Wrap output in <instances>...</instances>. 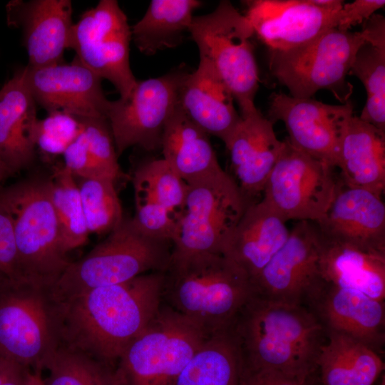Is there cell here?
I'll list each match as a JSON object with an SVG mask.
<instances>
[{
	"mask_svg": "<svg viewBox=\"0 0 385 385\" xmlns=\"http://www.w3.org/2000/svg\"><path fill=\"white\" fill-rule=\"evenodd\" d=\"M165 272L98 287L53 304L60 343L110 365L158 314Z\"/></svg>",
	"mask_w": 385,
	"mask_h": 385,
	"instance_id": "1",
	"label": "cell"
},
{
	"mask_svg": "<svg viewBox=\"0 0 385 385\" xmlns=\"http://www.w3.org/2000/svg\"><path fill=\"white\" fill-rule=\"evenodd\" d=\"M244 365L307 382L326 331L304 305L264 299L255 293L230 326Z\"/></svg>",
	"mask_w": 385,
	"mask_h": 385,
	"instance_id": "2",
	"label": "cell"
},
{
	"mask_svg": "<svg viewBox=\"0 0 385 385\" xmlns=\"http://www.w3.org/2000/svg\"><path fill=\"white\" fill-rule=\"evenodd\" d=\"M253 294L250 277L237 264L205 253L170 260L163 295L171 308L213 334L228 328Z\"/></svg>",
	"mask_w": 385,
	"mask_h": 385,
	"instance_id": "3",
	"label": "cell"
},
{
	"mask_svg": "<svg viewBox=\"0 0 385 385\" xmlns=\"http://www.w3.org/2000/svg\"><path fill=\"white\" fill-rule=\"evenodd\" d=\"M173 244L145 234L123 218L81 260L71 262L49 290L56 304L93 289L127 282L148 272H166Z\"/></svg>",
	"mask_w": 385,
	"mask_h": 385,
	"instance_id": "4",
	"label": "cell"
},
{
	"mask_svg": "<svg viewBox=\"0 0 385 385\" xmlns=\"http://www.w3.org/2000/svg\"><path fill=\"white\" fill-rule=\"evenodd\" d=\"M0 205L11 220L25 280L49 291L71 262L61 247L48 178L28 179L4 188Z\"/></svg>",
	"mask_w": 385,
	"mask_h": 385,
	"instance_id": "5",
	"label": "cell"
},
{
	"mask_svg": "<svg viewBox=\"0 0 385 385\" xmlns=\"http://www.w3.org/2000/svg\"><path fill=\"white\" fill-rule=\"evenodd\" d=\"M211 334L170 306L161 305L118 360L115 385H172Z\"/></svg>",
	"mask_w": 385,
	"mask_h": 385,
	"instance_id": "6",
	"label": "cell"
},
{
	"mask_svg": "<svg viewBox=\"0 0 385 385\" xmlns=\"http://www.w3.org/2000/svg\"><path fill=\"white\" fill-rule=\"evenodd\" d=\"M200 58L215 68L245 116L257 108L258 69L251 41L253 29L230 1H221L207 14L194 16L189 28Z\"/></svg>",
	"mask_w": 385,
	"mask_h": 385,
	"instance_id": "7",
	"label": "cell"
},
{
	"mask_svg": "<svg viewBox=\"0 0 385 385\" xmlns=\"http://www.w3.org/2000/svg\"><path fill=\"white\" fill-rule=\"evenodd\" d=\"M366 34L330 29L311 41L287 51H269V66L289 96L310 98L317 91L327 90L341 103L353 91L346 76Z\"/></svg>",
	"mask_w": 385,
	"mask_h": 385,
	"instance_id": "8",
	"label": "cell"
},
{
	"mask_svg": "<svg viewBox=\"0 0 385 385\" xmlns=\"http://www.w3.org/2000/svg\"><path fill=\"white\" fill-rule=\"evenodd\" d=\"M250 203L225 171L187 184L170 260L222 254L228 237Z\"/></svg>",
	"mask_w": 385,
	"mask_h": 385,
	"instance_id": "9",
	"label": "cell"
},
{
	"mask_svg": "<svg viewBox=\"0 0 385 385\" xmlns=\"http://www.w3.org/2000/svg\"><path fill=\"white\" fill-rule=\"evenodd\" d=\"M59 344L48 290L31 284L0 290V356L42 371Z\"/></svg>",
	"mask_w": 385,
	"mask_h": 385,
	"instance_id": "10",
	"label": "cell"
},
{
	"mask_svg": "<svg viewBox=\"0 0 385 385\" xmlns=\"http://www.w3.org/2000/svg\"><path fill=\"white\" fill-rule=\"evenodd\" d=\"M335 170L295 148L286 138L265 183L262 200L286 222H317L342 183Z\"/></svg>",
	"mask_w": 385,
	"mask_h": 385,
	"instance_id": "11",
	"label": "cell"
},
{
	"mask_svg": "<svg viewBox=\"0 0 385 385\" xmlns=\"http://www.w3.org/2000/svg\"><path fill=\"white\" fill-rule=\"evenodd\" d=\"M131 29L117 1L101 0L73 24L70 49L83 65L108 80L120 99L126 98L137 80L130 66Z\"/></svg>",
	"mask_w": 385,
	"mask_h": 385,
	"instance_id": "12",
	"label": "cell"
},
{
	"mask_svg": "<svg viewBox=\"0 0 385 385\" xmlns=\"http://www.w3.org/2000/svg\"><path fill=\"white\" fill-rule=\"evenodd\" d=\"M188 71L137 81L125 99L111 101L107 120L118 156L128 148H160L165 125L178 107L179 92Z\"/></svg>",
	"mask_w": 385,
	"mask_h": 385,
	"instance_id": "13",
	"label": "cell"
},
{
	"mask_svg": "<svg viewBox=\"0 0 385 385\" xmlns=\"http://www.w3.org/2000/svg\"><path fill=\"white\" fill-rule=\"evenodd\" d=\"M322 237L315 222L297 221L282 247L252 279L264 299L304 305L322 281L319 260Z\"/></svg>",
	"mask_w": 385,
	"mask_h": 385,
	"instance_id": "14",
	"label": "cell"
},
{
	"mask_svg": "<svg viewBox=\"0 0 385 385\" xmlns=\"http://www.w3.org/2000/svg\"><path fill=\"white\" fill-rule=\"evenodd\" d=\"M353 115L350 100L332 105L279 92L270 97L267 118L284 123L295 148L336 168L339 140Z\"/></svg>",
	"mask_w": 385,
	"mask_h": 385,
	"instance_id": "15",
	"label": "cell"
},
{
	"mask_svg": "<svg viewBox=\"0 0 385 385\" xmlns=\"http://www.w3.org/2000/svg\"><path fill=\"white\" fill-rule=\"evenodd\" d=\"M26 84L36 103L50 113L61 111L78 118H104L111 105L102 78L76 57L41 68L24 67Z\"/></svg>",
	"mask_w": 385,
	"mask_h": 385,
	"instance_id": "16",
	"label": "cell"
},
{
	"mask_svg": "<svg viewBox=\"0 0 385 385\" xmlns=\"http://www.w3.org/2000/svg\"><path fill=\"white\" fill-rule=\"evenodd\" d=\"M245 2V16L254 34L269 51H287L299 47L326 31L337 28L338 14L342 7H323L313 0Z\"/></svg>",
	"mask_w": 385,
	"mask_h": 385,
	"instance_id": "17",
	"label": "cell"
},
{
	"mask_svg": "<svg viewBox=\"0 0 385 385\" xmlns=\"http://www.w3.org/2000/svg\"><path fill=\"white\" fill-rule=\"evenodd\" d=\"M315 223L324 241L385 255V205L368 190L341 183Z\"/></svg>",
	"mask_w": 385,
	"mask_h": 385,
	"instance_id": "18",
	"label": "cell"
},
{
	"mask_svg": "<svg viewBox=\"0 0 385 385\" xmlns=\"http://www.w3.org/2000/svg\"><path fill=\"white\" fill-rule=\"evenodd\" d=\"M9 26L19 29L31 68L63 61L73 24L70 0H12L6 6Z\"/></svg>",
	"mask_w": 385,
	"mask_h": 385,
	"instance_id": "19",
	"label": "cell"
},
{
	"mask_svg": "<svg viewBox=\"0 0 385 385\" xmlns=\"http://www.w3.org/2000/svg\"><path fill=\"white\" fill-rule=\"evenodd\" d=\"M325 331L354 337L381 354L385 342V303L322 279L306 301Z\"/></svg>",
	"mask_w": 385,
	"mask_h": 385,
	"instance_id": "20",
	"label": "cell"
},
{
	"mask_svg": "<svg viewBox=\"0 0 385 385\" xmlns=\"http://www.w3.org/2000/svg\"><path fill=\"white\" fill-rule=\"evenodd\" d=\"M131 181L135 204L134 222L147 235L171 240L183 209L186 183L163 158L139 163Z\"/></svg>",
	"mask_w": 385,
	"mask_h": 385,
	"instance_id": "21",
	"label": "cell"
},
{
	"mask_svg": "<svg viewBox=\"0 0 385 385\" xmlns=\"http://www.w3.org/2000/svg\"><path fill=\"white\" fill-rule=\"evenodd\" d=\"M242 120L225 143L235 182L251 202L262 195L267 179L284 145L274 123L258 110Z\"/></svg>",
	"mask_w": 385,
	"mask_h": 385,
	"instance_id": "22",
	"label": "cell"
},
{
	"mask_svg": "<svg viewBox=\"0 0 385 385\" xmlns=\"http://www.w3.org/2000/svg\"><path fill=\"white\" fill-rule=\"evenodd\" d=\"M232 93L212 66L200 58L197 68L182 82L178 105L182 111L208 135L228 140L242 120Z\"/></svg>",
	"mask_w": 385,
	"mask_h": 385,
	"instance_id": "23",
	"label": "cell"
},
{
	"mask_svg": "<svg viewBox=\"0 0 385 385\" xmlns=\"http://www.w3.org/2000/svg\"><path fill=\"white\" fill-rule=\"evenodd\" d=\"M286 222L262 200L250 203L228 237L222 255L252 281L287 241Z\"/></svg>",
	"mask_w": 385,
	"mask_h": 385,
	"instance_id": "24",
	"label": "cell"
},
{
	"mask_svg": "<svg viewBox=\"0 0 385 385\" xmlns=\"http://www.w3.org/2000/svg\"><path fill=\"white\" fill-rule=\"evenodd\" d=\"M37 120L36 103L21 67L0 89V158L12 174L35 160L33 133Z\"/></svg>",
	"mask_w": 385,
	"mask_h": 385,
	"instance_id": "25",
	"label": "cell"
},
{
	"mask_svg": "<svg viewBox=\"0 0 385 385\" xmlns=\"http://www.w3.org/2000/svg\"><path fill=\"white\" fill-rule=\"evenodd\" d=\"M336 169L342 183L382 197L385 190V131L353 115L339 143Z\"/></svg>",
	"mask_w": 385,
	"mask_h": 385,
	"instance_id": "26",
	"label": "cell"
},
{
	"mask_svg": "<svg viewBox=\"0 0 385 385\" xmlns=\"http://www.w3.org/2000/svg\"><path fill=\"white\" fill-rule=\"evenodd\" d=\"M208 135L178 107L160 141L163 159L187 184L223 172Z\"/></svg>",
	"mask_w": 385,
	"mask_h": 385,
	"instance_id": "27",
	"label": "cell"
},
{
	"mask_svg": "<svg viewBox=\"0 0 385 385\" xmlns=\"http://www.w3.org/2000/svg\"><path fill=\"white\" fill-rule=\"evenodd\" d=\"M322 385H375L384 369L379 353L343 333L326 331L317 361Z\"/></svg>",
	"mask_w": 385,
	"mask_h": 385,
	"instance_id": "28",
	"label": "cell"
},
{
	"mask_svg": "<svg viewBox=\"0 0 385 385\" xmlns=\"http://www.w3.org/2000/svg\"><path fill=\"white\" fill-rule=\"evenodd\" d=\"M319 265L324 281L384 301L385 255L322 238Z\"/></svg>",
	"mask_w": 385,
	"mask_h": 385,
	"instance_id": "29",
	"label": "cell"
},
{
	"mask_svg": "<svg viewBox=\"0 0 385 385\" xmlns=\"http://www.w3.org/2000/svg\"><path fill=\"white\" fill-rule=\"evenodd\" d=\"M244 363L230 327L212 334L172 385H238Z\"/></svg>",
	"mask_w": 385,
	"mask_h": 385,
	"instance_id": "30",
	"label": "cell"
},
{
	"mask_svg": "<svg viewBox=\"0 0 385 385\" xmlns=\"http://www.w3.org/2000/svg\"><path fill=\"white\" fill-rule=\"evenodd\" d=\"M200 4L197 0L151 1L143 18L131 28L135 46L146 55L178 46Z\"/></svg>",
	"mask_w": 385,
	"mask_h": 385,
	"instance_id": "31",
	"label": "cell"
},
{
	"mask_svg": "<svg viewBox=\"0 0 385 385\" xmlns=\"http://www.w3.org/2000/svg\"><path fill=\"white\" fill-rule=\"evenodd\" d=\"M51 198L57 219L61 245L65 253L83 245L90 235L74 176L64 167H53L48 178Z\"/></svg>",
	"mask_w": 385,
	"mask_h": 385,
	"instance_id": "32",
	"label": "cell"
},
{
	"mask_svg": "<svg viewBox=\"0 0 385 385\" xmlns=\"http://www.w3.org/2000/svg\"><path fill=\"white\" fill-rule=\"evenodd\" d=\"M349 74L360 80L367 94L359 118L385 131V44L366 41L359 48Z\"/></svg>",
	"mask_w": 385,
	"mask_h": 385,
	"instance_id": "33",
	"label": "cell"
},
{
	"mask_svg": "<svg viewBox=\"0 0 385 385\" xmlns=\"http://www.w3.org/2000/svg\"><path fill=\"white\" fill-rule=\"evenodd\" d=\"M45 385H115L108 365L66 345L59 344L46 362Z\"/></svg>",
	"mask_w": 385,
	"mask_h": 385,
	"instance_id": "34",
	"label": "cell"
},
{
	"mask_svg": "<svg viewBox=\"0 0 385 385\" xmlns=\"http://www.w3.org/2000/svg\"><path fill=\"white\" fill-rule=\"evenodd\" d=\"M76 178L89 233L108 235L124 218L115 183L109 178Z\"/></svg>",
	"mask_w": 385,
	"mask_h": 385,
	"instance_id": "35",
	"label": "cell"
},
{
	"mask_svg": "<svg viewBox=\"0 0 385 385\" xmlns=\"http://www.w3.org/2000/svg\"><path fill=\"white\" fill-rule=\"evenodd\" d=\"M82 130L81 120L61 111L48 113L36 122L33 138L36 150L47 159L63 155Z\"/></svg>",
	"mask_w": 385,
	"mask_h": 385,
	"instance_id": "36",
	"label": "cell"
},
{
	"mask_svg": "<svg viewBox=\"0 0 385 385\" xmlns=\"http://www.w3.org/2000/svg\"><path fill=\"white\" fill-rule=\"evenodd\" d=\"M88 149L115 183L125 176L118 162L108 121L104 118H79Z\"/></svg>",
	"mask_w": 385,
	"mask_h": 385,
	"instance_id": "37",
	"label": "cell"
},
{
	"mask_svg": "<svg viewBox=\"0 0 385 385\" xmlns=\"http://www.w3.org/2000/svg\"><path fill=\"white\" fill-rule=\"evenodd\" d=\"M26 283L20 267L11 218L0 205V290Z\"/></svg>",
	"mask_w": 385,
	"mask_h": 385,
	"instance_id": "38",
	"label": "cell"
},
{
	"mask_svg": "<svg viewBox=\"0 0 385 385\" xmlns=\"http://www.w3.org/2000/svg\"><path fill=\"white\" fill-rule=\"evenodd\" d=\"M62 155L64 167L75 178L111 179L91 153L82 130Z\"/></svg>",
	"mask_w": 385,
	"mask_h": 385,
	"instance_id": "39",
	"label": "cell"
},
{
	"mask_svg": "<svg viewBox=\"0 0 385 385\" xmlns=\"http://www.w3.org/2000/svg\"><path fill=\"white\" fill-rule=\"evenodd\" d=\"M384 5V0H356L344 4L338 14L337 28L349 31L351 27L368 20Z\"/></svg>",
	"mask_w": 385,
	"mask_h": 385,
	"instance_id": "40",
	"label": "cell"
},
{
	"mask_svg": "<svg viewBox=\"0 0 385 385\" xmlns=\"http://www.w3.org/2000/svg\"><path fill=\"white\" fill-rule=\"evenodd\" d=\"M238 385H307V382L278 372L252 369L244 365Z\"/></svg>",
	"mask_w": 385,
	"mask_h": 385,
	"instance_id": "41",
	"label": "cell"
},
{
	"mask_svg": "<svg viewBox=\"0 0 385 385\" xmlns=\"http://www.w3.org/2000/svg\"><path fill=\"white\" fill-rule=\"evenodd\" d=\"M22 366L11 359L0 356V385H3L4 381Z\"/></svg>",
	"mask_w": 385,
	"mask_h": 385,
	"instance_id": "42",
	"label": "cell"
},
{
	"mask_svg": "<svg viewBox=\"0 0 385 385\" xmlns=\"http://www.w3.org/2000/svg\"><path fill=\"white\" fill-rule=\"evenodd\" d=\"M29 370L28 367L21 366L4 381L3 385H24Z\"/></svg>",
	"mask_w": 385,
	"mask_h": 385,
	"instance_id": "43",
	"label": "cell"
},
{
	"mask_svg": "<svg viewBox=\"0 0 385 385\" xmlns=\"http://www.w3.org/2000/svg\"><path fill=\"white\" fill-rule=\"evenodd\" d=\"M24 385H45L41 370H29Z\"/></svg>",
	"mask_w": 385,
	"mask_h": 385,
	"instance_id": "44",
	"label": "cell"
},
{
	"mask_svg": "<svg viewBox=\"0 0 385 385\" xmlns=\"http://www.w3.org/2000/svg\"><path fill=\"white\" fill-rule=\"evenodd\" d=\"M10 175H12L10 169L0 158V185Z\"/></svg>",
	"mask_w": 385,
	"mask_h": 385,
	"instance_id": "45",
	"label": "cell"
}]
</instances>
